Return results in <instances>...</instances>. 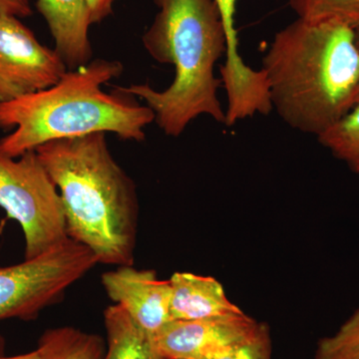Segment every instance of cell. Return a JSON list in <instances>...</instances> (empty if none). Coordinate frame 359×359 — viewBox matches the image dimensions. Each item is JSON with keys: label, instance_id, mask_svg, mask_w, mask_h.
I'll use <instances>...</instances> for the list:
<instances>
[{"label": "cell", "instance_id": "cell-1", "mask_svg": "<svg viewBox=\"0 0 359 359\" xmlns=\"http://www.w3.org/2000/svg\"><path fill=\"white\" fill-rule=\"evenodd\" d=\"M261 70L273 110L283 121L320 136L359 100L356 29L297 18L276 33Z\"/></svg>", "mask_w": 359, "mask_h": 359}, {"label": "cell", "instance_id": "cell-2", "mask_svg": "<svg viewBox=\"0 0 359 359\" xmlns=\"http://www.w3.org/2000/svg\"><path fill=\"white\" fill-rule=\"evenodd\" d=\"M35 151L60 194L68 237L91 250L99 264H134L138 194L106 133L50 141Z\"/></svg>", "mask_w": 359, "mask_h": 359}, {"label": "cell", "instance_id": "cell-3", "mask_svg": "<svg viewBox=\"0 0 359 359\" xmlns=\"http://www.w3.org/2000/svg\"><path fill=\"white\" fill-rule=\"evenodd\" d=\"M154 2L159 11L142 41L154 60L174 66L173 82L162 91L148 84L114 89L144 101L167 136H181L200 116L224 125L226 113L218 96L222 81L215 76V66L224 57L226 39L216 1Z\"/></svg>", "mask_w": 359, "mask_h": 359}, {"label": "cell", "instance_id": "cell-4", "mask_svg": "<svg viewBox=\"0 0 359 359\" xmlns=\"http://www.w3.org/2000/svg\"><path fill=\"white\" fill-rule=\"evenodd\" d=\"M122 72L120 61L96 59L67 70L49 88L0 102V129H14L0 139V152L18 158L50 141L99 132L123 140H145L154 112L133 96L101 88Z\"/></svg>", "mask_w": 359, "mask_h": 359}, {"label": "cell", "instance_id": "cell-5", "mask_svg": "<svg viewBox=\"0 0 359 359\" xmlns=\"http://www.w3.org/2000/svg\"><path fill=\"white\" fill-rule=\"evenodd\" d=\"M0 208L20 224L26 259L69 238L60 194L35 150L18 158L0 152Z\"/></svg>", "mask_w": 359, "mask_h": 359}, {"label": "cell", "instance_id": "cell-6", "mask_svg": "<svg viewBox=\"0 0 359 359\" xmlns=\"http://www.w3.org/2000/svg\"><path fill=\"white\" fill-rule=\"evenodd\" d=\"M98 264L91 250L69 238L44 254L0 268V321L36 320Z\"/></svg>", "mask_w": 359, "mask_h": 359}, {"label": "cell", "instance_id": "cell-7", "mask_svg": "<svg viewBox=\"0 0 359 359\" xmlns=\"http://www.w3.org/2000/svg\"><path fill=\"white\" fill-rule=\"evenodd\" d=\"M67 70L57 52L40 43L20 18L0 15V102L49 88Z\"/></svg>", "mask_w": 359, "mask_h": 359}, {"label": "cell", "instance_id": "cell-8", "mask_svg": "<svg viewBox=\"0 0 359 359\" xmlns=\"http://www.w3.org/2000/svg\"><path fill=\"white\" fill-rule=\"evenodd\" d=\"M263 323L245 313L171 320L153 337L166 359H216L254 337Z\"/></svg>", "mask_w": 359, "mask_h": 359}, {"label": "cell", "instance_id": "cell-9", "mask_svg": "<svg viewBox=\"0 0 359 359\" xmlns=\"http://www.w3.org/2000/svg\"><path fill=\"white\" fill-rule=\"evenodd\" d=\"M215 1L221 13L226 32V51L224 65L219 67V79L226 94V125L233 127L255 115H269L273 111V106L263 71L252 69L245 65L238 52L235 20L238 0Z\"/></svg>", "mask_w": 359, "mask_h": 359}, {"label": "cell", "instance_id": "cell-10", "mask_svg": "<svg viewBox=\"0 0 359 359\" xmlns=\"http://www.w3.org/2000/svg\"><path fill=\"white\" fill-rule=\"evenodd\" d=\"M101 283L111 301L149 334L155 335L171 321V285L159 280L154 269L119 266L103 273Z\"/></svg>", "mask_w": 359, "mask_h": 359}, {"label": "cell", "instance_id": "cell-11", "mask_svg": "<svg viewBox=\"0 0 359 359\" xmlns=\"http://www.w3.org/2000/svg\"><path fill=\"white\" fill-rule=\"evenodd\" d=\"M57 52L68 70L91 61L93 50L89 39L91 20L87 0H36Z\"/></svg>", "mask_w": 359, "mask_h": 359}, {"label": "cell", "instance_id": "cell-12", "mask_svg": "<svg viewBox=\"0 0 359 359\" xmlns=\"http://www.w3.org/2000/svg\"><path fill=\"white\" fill-rule=\"evenodd\" d=\"M169 282L171 320H205L244 313L228 299L223 285L212 276L177 271Z\"/></svg>", "mask_w": 359, "mask_h": 359}, {"label": "cell", "instance_id": "cell-13", "mask_svg": "<svg viewBox=\"0 0 359 359\" xmlns=\"http://www.w3.org/2000/svg\"><path fill=\"white\" fill-rule=\"evenodd\" d=\"M106 351L104 359H166L152 334L139 327L119 304L104 311Z\"/></svg>", "mask_w": 359, "mask_h": 359}, {"label": "cell", "instance_id": "cell-14", "mask_svg": "<svg viewBox=\"0 0 359 359\" xmlns=\"http://www.w3.org/2000/svg\"><path fill=\"white\" fill-rule=\"evenodd\" d=\"M39 346L45 359H104L106 351V341L100 335L72 327L47 330Z\"/></svg>", "mask_w": 359, "mask_h": 359}, {"label": "cell", "instance_id": "cell-15", "mask_svg": "<svg viewBox=\"0 0 359 359\" xmlns=\"http://www.w3.org/2000/svg\"><path fill=\"white\" fill-rule=\"evenodd\" d=\"M337 160L359 174V100L337 124L318 137Z\"/></svg>", "mask_w": 359, "mask_h": 359}, {"label": "cell", "instance_id": "cell-16", "mask_svg": "<svg viewBox=\"0 0 359 359\" xmlns=\"http://www.w3.org/2000/svg\"><path fill=\"white\" fill-rule=\"evenodd\" d=\"M297 18L309 21H337L359 28V0H289Z\"/></svg>", "mask_w": 359, "mask_h": 359}, {"label": "cell", "instance_id": "cell-17", "mask_svg": "<svg viewBox=\"0 0 359 359\" xmlns=\"http://www.w3.org/2000/svg\"><path fill=\"white\" fill-rule=\"evenodd\" d=\"M316 359H359V309L332 337L318 341Z\"/></svg>", "mask_w": 359, "mask_h": 359}, {"label": "cell", "instance_id": "cell-18", "mask_svg": "<svg viewBox=\"0 0 359 359\" xmlns=\"http://www.w3.org/2000/svg\"><path fill=\"white\" fill-rule=\"evenodd\" d=\"M271 337L269 328L263 323L254 337L216 359H271Z\"/></svg>", "mask_w": 359, "mask_h": 359}, {"label": "cell", "instance_id": "cell-19", "mask_svg": "<svg viewBox=\"0 0 359 359\" xmlns=\"http://www.w3.org/2000/svg\"><path fill=\"white\" fill-rule=\"evenodd\" d=\"M32 14V9L28 0H0V15L23 18Z\"/></svg>", "mask_w": 359, "mask_h": 359}, {"label": "cell", "instance_id": "cell-20", "mask_svg": "<svg viewBox=\"0 0 359 359\" xmlns=\"http://www.w3.org/2000/svg\"><path fill=\"white\" fill-rule=\"evenodd\" d=\"M117 0H87L91 11L92 23H99L113 13V6Z\"/></svg>", "mask_w": 359, "mask_h": 359}, {"label": "cell", "instance_id": "cell-21", "mask_svg": "<svg viewBox=\"0 0 359 359\" xmlns=\"http://www.w3.org/2000/svg\"><path fill=\"white\" fill-rule=\"evenodd\" d=\"M0 359H45L43 351L41 347L37 346L35 351L30 353L18 354L14 356H0Z\"/></svg>", "mask_w": 359, "mask_h": 359}, {"label": "cell", "instance_id": "cell-22", "mask_svg": "<svg viewBox=\"0 0 359 359\" xmlns=\"http://www.w3.org/2000/svg\"><path fill=\"white\" fill-rule=\"evenodd\" d=\"M4 348H6V341H4V337L0 335V356L4 355Z\"/></svg>", "mask_w": 359, "mask_h": 359}, {"label": "cell", "instance_id": "cell-23", "mask_svg": "<svg viewBox=\"0 0 359 359\" xmlns=\"http://www.w3.org/2000/svg\"><path fill=\"white\" fill-rule=\"evenodd\" d=\"M356 43H358V46L359 48V28L358 29H356ZM359 96V94H358Z\"/></svg>", "mask_w": 359, "mask_h": 359}]
</instances>
